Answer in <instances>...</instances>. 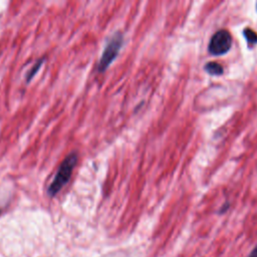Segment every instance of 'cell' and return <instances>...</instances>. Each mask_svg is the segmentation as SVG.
<instances>
[{
  "label": "cell",
  "mask_w": 257,
  "mask_h": 257,
  "mask_svg": "<svg viewBox=\"0 0 257 257\" xmlns=\"http://www.w3.org/2000/svg\"><path fill=\"white\" fill-rule=\"evenodd\" d=\"M76 162L77 155L75 153H71L63 160L54 176L53 181L50 183L47 189V193L50 197H54L55 195H57V193L67 184L73 172V168L76 165Z\"/></svg>",
  "instance_id": "cell-1"
},
{
  "label": "cell",
  "mask_w": 257,
  "mask_h": 257,
  "mask_svg": "<svg viewBox=\"0 0 257 257\" xmlns=\"http://www.w3.org/2000/svg\"><path fill=\"white\" fill-rule=\"evenodd\" d=\"M123 43V36L121 33L116 32L106 43L104 50L101 54V57L99 59V62L97 64V70L98 72H103L109 64L115 59L117 56L121 46Z\"/></svg>",
  "instance_id": "cell-2"
},
{
  "label": "cell",
  "mask_w": 257,
  "mask_h": 257,
  "mask_svg": "<svg viewBox=\"0 0 257 257\" xmlns=\"http://www.w3.org/2000/svg\"><path fill=\"white\" fill-rule=\"evenodd\" d=\"M232 45V37L229 31L221 29L217 31L210 40L209 51L214 55H221L229 51Z\"/></svg>",
  "instance_id": "cell-3"
},
{
  "label": "cell",
  "mask_w": 257,
  "mask_h": 257,
  "mask_svg": "<svg viewBox=\"0 0 257 257\" xmlns=\"http://www.w3.org/2000/svg\"><path fill=\"white\" fill-rule=\"evenodd\" d=\"M205 69L212 75H220L223 73V66L217 62H209L205 65Z\"/></svg>",
  "instance_id": "cell-4"
},
{
  "label": "cell",
  "mask_w": 257,
  "mask_h": 257,
  "mask_svg": "<svg viewBox=\"0 0 257 257\" xmlns=\"http://www.w3.org/2000/svg\"><path fill=\"white\" fill-rule=\"evenodd\" d=\"M244 36L247 40V42L250 45H253L255 43H257V34L252 30V29H245L244 30Z\"/></svg>",
  "instance_id": "cell-5"
},
{
  "label": "cell",
  "mask_w": 257,
  "mask_h": 257,
  "mask_svg": "<svg viewBox=\"0 0 257 257\" xmlns=\"http://www.w3.org/2000/svg\"><path fill=\"white\" fill-rule=\"evenodd\" d=\"M43 61H44V58H40V59L34 64V66L32 67V69L27 73V76H26V80H27V81H29V80L35 75V73H36V72L38 71V69L41 67Z\"/></svg>",
  "instance_id": "cell-6"
},
{
  "label": "cell",
  "mask_w": 257,
  "mask_h": 257,
  "mask_svg": "<svg viewBox=\"0 0 257 257\" xmlns=\"http://www.w3.org/2000/svg\"><path fill=\"white\" fill-rule=\"evenodd\" d=\"M249 257H257V246L252 250V252L250 253Z\"/></svg>",
  "instance_id": "cell-7"
},
{
  "label": "cell",
  "mask_w": 257,
  "mask_h": 257,
  "mask_svg": "<svg viewBox=\"0 0 257 257\" xmlns=\"http://www.w3.org/2000/svg\"><path fill=\"white\" fill-rule=\"evenodd\" d=\"M0 214H1V211H0Z\"/></svg>",
  "instance_id": "cell-8"
}]
</instances>
